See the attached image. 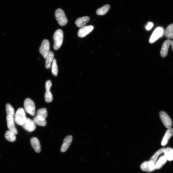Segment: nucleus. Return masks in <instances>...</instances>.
<instances>
[{
	"instance_id": "7c9ffc66",
	"label": "nucleus",
	"mask_w": 173,
	"mask_h": 173,
	"mask_svg": "<svg viewBox=\"0 0 173 173\" xmlns=\"http://www.w3.org/2000/svg\"><path fill=\"white\" fill-rule=\"evenodd\" d=\"M171 45L172 46V49L173 50V40L171 41Z\"/></svg>"
},
{
	"instance_id": "5701e85b",
	"label": "nucleus",
	"mask_w": 173,
	"mask_h": 173,
	"mask_svg": "<svg viewBox=\"0 0 173 173\" xmlns=\"http://www.w3.org/2000/svg\"><path fill=\"white\" fill-rule=\"evenodd\" d=\"M5 138L7 141L11 142H15L16 139V135L9 130L6 133Z\"/></svg>"
},
{
	"instance_id": "20e7f679",
	"label": "nucleus",
	"mask_w": 173,
	"mask_h": 173,
	"mask_svg": "<svg viewBox=\"0 0 173 173\" xmlns=\"http://www.w3.org/2000/svg\"><path fill=\"white\" fill-rule=\"evenodd\" d=\"M24 106L25 111L28 113L32 116L35 114V106L33 101L29 98L25 100Z\"/></svg>"
},
{
	"instance_id": "cd10ccee",
	"label": "nucleus",
	"mask_w": 173,
	"mask_h": 173,
	"mask_svg": "<svg viewBox=\"0 0 173 173\" xmlns=\"http://www.w3.org/2000/svg\"><path fill=\"white\" fill-rule=\"evenodd\" d=\"M45 100L46 102L49 103L53 100V95L50 91H46L45 95Z\"/></svg>"
},
{
	"instance_id": "f03ea898",
	"label": "nucleus",
	"mask_w": 173,
	"mask_h": 173,
	"mask_svg": "<svg viewBox=\"0 0 173 173\" xmlns=\"http://www.w3.org/2000/svg\"><path fill=\"white\" fill-rule=\"evenodd\" d=\"M55 15L56 20L59 25L61 26H64L67 24L68 20L64 11L62 9H58L55 11Z\"/></svg>"
},
{
	"instance_id": "4be33fe9",
	"label": "nucleus",
	"mask_w": 173,
	"mask_h": 173,
	"mask_svg": "<svg viewBox=\"0 0 173 173\" xmlns=\"http://www.w3.org/2000/svg\"><path fill=\"white\" fill-rule=\"evenodd\" d=\"M110 8V5L106 4L97 9L96 12L97 14L100 16L105 15L109 11Z\"/></svg>"
},
{
	"instance_id": "f257e3e1",
	"label": "nucleus",
	"mask_w": 173,
	"mask_h": 173,
	"mask_svg": "<svg viewBox=\"0 0 173 173\" xmlns=\"http://www.w3.org/2000/svg\"><path fill=\"white\" fill-rule=\"evenodd\" d=\"M54 49L55 50L58 49L61 46L63 41L64 34L63 31L59 29L56 31L54 34Z\"/></svg>"
},
{
	"instance_id": "2eb2a0df",
	"label": "nucleus",
	"mask_w": 173,
	"mask_h": 173,
	"mask_svg": "<svg viewBox=\"0 0 173 173\" xmlns=\"http://www.w3.org/2000/svg\"><path fill=\"white\" fill-rule=\"evenodd\" d=\"M31 143L32 147L36 152L39 153L40 152V145L38 139L35 137L32 138L31 139Z\"/></svg>"
},
{
	"instance_id": "6e6552de",
	"label": "nucleus",
	"mask_w": 173,
	"mask_h": 173,
	"mask_svg": "<svg viewBox=\"0 0 173 173\" xmlns=\"http://www.w3.org/2000/svg\"><path fill=\"white\" fill-rule=\"evenodd\" d=\"M141 168L142 171L149 172H151L156 169L155 163L150 160L142 163L141 166Z\"/></svg>"
},
{
	"instance_id": "ddd939ff",
	"label": "nucleus",
	"mask_w": 173,
	"mask_h": 173,
	"mask_svg": "<svg viewBox=\"0 0 173 173\" xmlns=\"http://www.w3.org/2000/svg\"><path fill=\"white\" fill-rule=\"evenodd\" d=\"M171 41L168 39L163 43L160 51V54L162 57H165L167 55L168 49L171 45Z\"/></svg>"
},
{
	"instance_id": "39448f33",
	"label": "nucleus",
	"mask_w": 173,
	"mask_h": 173,
	"mask_svg": "<svg viewBox=\"0 0 173 173\" xmlns=\"http://www.w3.org/2000/svg\"><path fill=\"white\" fill-rule=\"evenodd\" d=\"M50 43L49 41L46 39L42 42L39 49V51L44 58H46L49 52Z\"/></svg>"
},
{
	"instance_id": "9b49d317",
	"label": "nucleus",
	"mask_w": 173,
	"mask_h": 173,
	"mask_svg": "<svg viewBox=\"0 0 173 173\" xmlns=\"http://www.w3.org/2000/svg\"><path fill=\"white\" fill-rule=\"evenodd\" d=\"M93 29L94 27L92 25L85 26L82 27L78 31V36L81 38H83L90 33Z\"/></svg>"
},
{
	"instance_id": "dca6fc26",
	"label": "nucleus",
	"mask_w": 173,
	"mask_h": 173,
	"mask_svg": "<svg viewBox=\"0 0 173 173\" xmlns=\"http://www.w3.org/2000/svg\"><path fill=\"white\" fill-rule=\"evenodd\" d=\"M90 20V18L88 16L79 18L76 21V24L78 27L82 28L85 26Z\"/></svg>"
},
{
	"instance_id": "1a4fd4ad",
	"label": "nucleus",
	"mask_w": 173,
	"mask_h": 173,
	"mask_svg": "<svg viewBox=\"0 0 173 173\" xmlns=\"http://www.w3.org/2000/svg\"><path fill=\"white\" fill-rule=\"evenodd\" d=\"M7 127L9 131L15 135L18 133L16 127L15 120L13 117L10 115H7L6 117Z\"/></svg>"
},
{
	"instance_id": "f3484780",
	"label": "nucleus",
	"mask_w": 173,
	"mask_h": 173,
	"mask_svg": "<svg viewBox=\"0 0 173 173\" xmlns=\"http://www.w3.org/2000/svg\"><path fill=\"white\" fill-rule=\"evenodd\" d=\"M48 116L47 110L46 108L41 109L37 112L36 117L38 118L45 120Z\"/></svg>"
},
{
	"instance_id": "aec40b11",
	"label": "nucleus",
	"mask_w": 173,
	"mask_h": 173,
	"mask_svg": "<svg viewBox=\"0 0 173 173\" xmlns=\"http://www.w3.org/2000/svg\"><path fill=\"white\" fill-rule=\"evenodd\" d=\"M164 156L167 160L171 161L173 160V149L171 148H165L164 152Z\"/></svg>"
},
{
	"instance_id": "a211bd4d",
	"label": "nucleus",
	"mask_w": 173,
	"mask_h": 173,
	"mask_svg": "<svg viewBox=\"0 0 173 173\" xmlns=\"http://www.w3.org/2000/svg\"><path fill=\"white\" fill-rule=\"evenodd\" d=\"M164 34L168 39H173V24L168 25L164 31Z\"/></svg>"
},
{
	"instance_id": "c85d7f7f",
	"label": "nucleus",
	"mask_w": 173,
	"mask_h": 173,
	"mask_svg": "<svg viewBox=\"0 0 173 173\" xmlns=\"http://www.w3.org/2000/svg\"><path fill=\"white\" fill-rule=\"evenodd\" d=\"M52 85V82L50 80H49L46 83V91H50V89Z\"/></svg>"
},
{
	"instance_id": "a878e982",
	"label": "nucleus",
	"mask_w": 173,
	"mask_h": 173,
	"mask_svg": "<svg viewBox=\"0 0 173 173\" xmlns=\"http://www.w3.org/2000/svg\"><path fill=\"white\" fill-rule=\"evenodd\" d=\"M6 113L7 115L15 116V111L12 106L9 104H7L6 106Z\"/></svg>"
},
{
	"instance_id": "0eeeda50",
	"label": "nucleus",
	"mask_w": 173,
	"mask_h": 173,
	"mask_svg": "<svg viewBox=\"0 0 173 173\" xmlns=\"http://www.w3.org/2000/svg\"><path fill=\"white\" fill-rule=\"evenodd\" d=\"M160 116L165 127L167 128L171 127L172 125V121L169 116L165 112L161 111L160 113Z\"/></svg>"
},
{
	"instance_id": "b1692460",
	"label": "nucleus",
	"mask_w": 173,
	"mask_h": 173,
	"mask_svg": "<svg viewBox=\"0 0 173 173\" xmlns=\"http://www.w3.org/2000/svg\"><path fill=\"white\" fill-rule=\"evenodd\" d=\"M165 148H163L159 150L154 154V155L151 157L150 161L153 162L155 164V163L157 161L158 157L160 156L161 154L164 152Z\"/></svg>"
},
{
	"instance_id": "4468645a",
	"label": "nucleus",
	"mask_w": 173,
	"mask_h": 173,
	"mask_svg": "<svg viewBox=\"0 0 173 173\" xmlns=\"http://www.w3.org/2000/svg\"><path fill=\"white\" fill-rule=\"evenodd\" d=\"M173 135V129L172 127L168 128L162 142V146L166 145Z\"/></svg>"
},
{
	"instance_id": "f8f14e48",
	"label": "nucleus",
	"mask_w": 173,
	"mask_h": 173,
	"mask_svg": "<svg viewBox=\"0 0 173 173\" xmlns=\"http://www.w3.org/2000/svg\"><path fill=\"white\" fill-rule=\"evenodd\" d=\"M73 139V136L71 135L68 136L64 138L62 145L61 148V152H64L67 150L72 142Z\"/></svg>"
},
{
	"instance_id": "393cba45",
	"label": "nucleus",
	"mask_w": 173,
	"mask_h": 173,
	"mask_svg": "<svg viewBox=\"0 0 173 173\" xmlns=\"http://www.w3.org/2000/svg\"><path fill=\"white\" fill-rule=\"evenodd\" d=\"M33 121L35 124L39 126H45L46 125V120H43L40 119L36 116L35 117Z\"/></svg>"
},
{
	"instance_id": "412c9836",
	"label": "nucleus",
	"mask_w": 173,
	"mask_h": 173,
	"mask_svg": "<svg viewBox=\"0 0 173 173\" xmlns=\"http://www.w3.org/2000/svg\"><path fill=\"white\" fill-rule=\"evenodd\" d=\"M54 55L52 51H50L46 57V67L49 69L51 66V64L54 59Z\"/></svg>"
},
{
	"instance_id": "423d86ee",
	"label": "nucleus",
	"mask_w": 173,
	"mask_h": 173,
	"mask_svg": "<svg viewBox=\"0 0 173 173\" xmlns=\"http://www.w3.org/2000/svg\"><path fill=\"white\" fill-rule=\"evenodd\" d=\"M164 31L162 28L158 27L153 33L149 40V43H155L164 34Z\"/></svg>"
},
{
	"instance_id": "7ed1b4c3",
	"label": "nucleus",
	"mask_w": 173,
	"mask_h": 173,
	"mask_svg": "<svg viewBox=\"0 0 173 173\" xmlns=\"http://www.w3.org/2000/svg\"><path fill=\"white\" fill-rule=\"evenodd\" d=\"M27 118L24 109L22 108L18 109L15 115V121L18 125H22L24 123Z\"/></svg>"
},
{
	"instance_id": "9d476101",
	"label": "nucleus",
	"mask_w": 173,
	"mask_h": 173,
	"mask_svg": "<svg viewBox=\"0 0 173 173\" xmlns=\"http://www.w3.org/2000/svg\"><path fill=\"white\" fill-rule=\"evenodd\" d=\"M22 127L29 132H33L36 129V124L33 121L27 118L25 122L22 125Z\"/></svg>"
},
{
	"instance_id": "bb28decb",
	"label": "nucleus",
	"mask_w": 173,
	"mask_h": 173,
	"mask_svg": "<svg viewBox=\"0 0 173 173\" xmlns=\"http://www.w3.org/2000/svg\"><path fill=\"white\" fill-rule=\"evenodd\" d=\"M52 72L55 76H57L58 73V68L57 63V61L54 59L52 66Z\"/></svg>"
},
{
	"instance_id": "6ab92c4d",
	"label": "nucleus",
	"mask_w": 173,
	"mask_h": 173,
	"mask_svg": "<svg viewBox=\"0 0 173 173\" xmlns=\"http://www.w3.org/2000/svg\"><path fill=\"white\" fill-rule=\"evenodd\" d=\"M167 160L164 156H162L157 161L155 164V167L156 169H160L164 166L166 163Z\"/></svg>"
},
{
	"instance_id": "c756f323",
	"label": "nucleus",
	"mask_w": 173,
	"mask_h": 173,
	"mask_svg": "<svg viewBox=\"0 0 173 173\" xmlns=\"http://www.w3.org/2000/svg\"><path fill=\"white\" fill-rule=\"evenodd\" d=\"M154 24L152 22H149L146 26V28L148 31L150 30L152 28Z\"/></svg>"
}]
</instances>
